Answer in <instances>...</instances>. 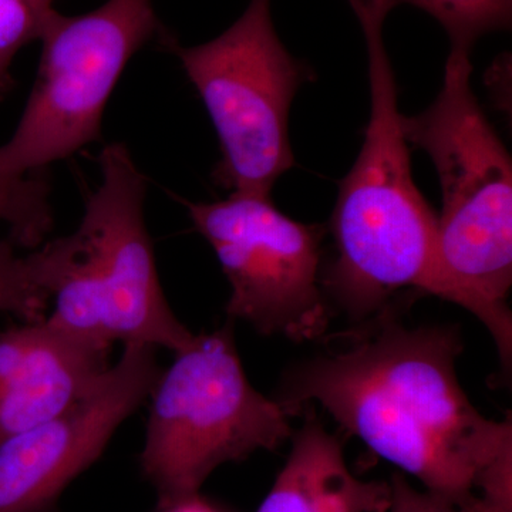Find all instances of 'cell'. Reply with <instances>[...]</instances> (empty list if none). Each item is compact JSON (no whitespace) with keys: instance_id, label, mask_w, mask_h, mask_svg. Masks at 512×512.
Listing matches in <instances>:
<instances>
[{"instance_id":"1","label":"cell","mask_w":512,"mask_h":512,"mask_svg":"<svg viewBox=\"0 0 512 512\" xmlns=\"http://www.w3.org/2000/svg\"><path fill=\"white\" fill-rule=\"evenodd\" d=\"M403 312L323 336L320 352L289 367L278 400L301 410L319 404L424 490L512 512L510 417L483 416L458 382V326H409Z\"/></svg>"},{"instance_id":"2","label":"cell","mask_w":512,"mask_h":512,"mask_svg":"<svg viewBox=\"0 0 512 512\" xmlns=\"http://www.w3.org/2000/svg\"><path fill=\"white\" fill-rule=\"evenodd\" d=\"M369 60L370 117L330 220L335 255L322 268L333 315L352 323L429 296L437 215L413 180L397 83L383 39L387 13L355 5Z\"/></svg>"},{"instance_id":"6","label":"cell","mask_w":512,"mask_h":512,"mask_svg":"<svg viewBox=\"0 0 512 512\" xmlns=\"http://www.w3.org/2000/svg\"><path fill=\"white\" fill-rule=\"evenodd\" d=\"M158 42L178 57L217 130V184L271 195L295 165L289 113L299 87L312 80L309 67L279 39L271 0H251L231 28L204 45L183 47L170 32Z\"/></svg>"},{"instance_id":"15","label":"cell","mask_w":512,"mask_h":512,"mask_svg":"<svg viewBox=\"0 0 512 512\" xmlns=\"http://www.w3.org/2000/svg\"><path fill=\"white\" fill-rule=\"evenodd\" d=\"M56 0H0V101L13 87L12 67L16 55L33 40H39Z\"/></svg>"},{"instance_id":"9","label":"cell","mask_w":512,"mask_h":512,"mask_svg":"<svg viewBox=\"0 0 512 512\" xmlns=\"http://www.w3.org/2000/svg\"><path fill=\"white\" fill-rule=\"evenodd\" d=\"M154 346L126 343L92 392L0 443V512H55L63 491L93 466L160 379Z\"/></svg>"},{"instance_id":"17","label":"cell","mask_w":512,"mask_h":512,"mask_svg":"<svg viewBox=\"0 0 512 512\" xmlns=\"http://www.w3.org/2000/svg\"><path fill=\"white\" fill-rule=\"evenodd\" d=\"M158 510L160 512H221L214 505L202 500L200 494L185 498V500L168 505V507L158 508Z\"/></svg>"},{"instance_id":"3","label":"cell","mask_w":512,"mask_h":512,"mask_svg":"<svg viewBox=\"0 0 512 512\" xmlns=\"http://www.w3.org/2000/svg\"><path fill=\"white\" fill-rule=\"evenodd\" d=\"M470 55L450 49L439 96L403 128L429 154L443 194L430 295L481 320L510 373L512 161L471 87Z\"/></svg>"},{"instance_id":"5","label":"cell","mask_w":512,"mask_h":512,"mask_svg":"<svg viewBox=\"0 0 512 512\" xmlns=\"http://www.w3.org/2000/svg\"><path fill=\"white\" fill-rule=\"evenodd\" d=\"M140 463L156 488L158 508L200 494L218 467L293 436L303 410L269 399L249 383L231 320L194 336L154 387Z\"/></svg>"},{"instance_id":"8","label":"cell","mask_w":512,"mask_h":512,"mask_svg":"<svg viewBox=\"0 0 512 512\" xmlns=\"http://www.w3.org/2000/svg\"><path fill=\"white\" fill-rule=\"evenodd\" d=\"M180 201L227 276L229 319L296 343L328 335L333 311L322 288L325 227L292 220L271 195L231 192L217 202Z\"/></svg>"},{"instance_id":"4","label":"cell","mask_w":512,"mask_h":512,"mask_svg":"<svg viewBox=\"0 0 512 512\" xmlns=\"http://www.w3.org/2000/svg\"><path fill=\"white\" fill-rule=\"evenodd\" d=\"M99 164L101 183L87 198L79 227L52 239L56 284L47 318L103 345L178 352L195 335L171 311L158 278L144 220L147 177L121 143L103 147Z\"/></svg>"},{"instance_id":"11","label":"cell","mask_w":512,"mask_h":512,"mask_svg":"<svg viewBox=\"0 0 512 512\" xmlns=\"http://www.w3.org/2000/svg\"><path fill=\"white\" fill-rule=\"evenodd\" d=\"M293 431L291 454L256 512H387L392 488L386 481L357 478L342 443L325 429L312 406Z\"/></svg>"},{"instance_id":"13","label":"cell","mask_w":512,"mask_h":512,"mask_svg":"<svg viewBox=\"0 0 512 512\" xmlns=\"http://www.w3.org/2000/svg\"><path fill=\"white\" fill-rule=\"evenodd\" d=\"M369 2L387 13L402 3L416 6L443 26L451 49L471 52L481 36L510 28L512 0H349Z\"/></svg>"},{"instance_id":"16","label":"cell","mask_w":512,"mask_h":512,"mask_svg":"<svg viewBox=\"0 0 512 512\" xmlns=\"http://www.w3.org/2000/svg\"><path fill=\"white\" fill-rule=\"evenodd\" d=\"M389 484L392 501L387 512H500L484 501L460 503L431 491L416 490L400 473H394Z\"/></svg>"},{"instance_id":"14","label":"cell","mask_w":512,"mask_h":512,"mask_svg":"<svg viewBox=\"0 0 512 512\" xmlns=\"http://www.w3.org/2000/svg\"><path fill=\"white\" fill-rule=\"evenodd\" d=\"M0 221L18 247L39 248L53 229L49 173L0 177Z\"/></svg>"},{"instance_id":"10","label":"cell","mask_w":512,"mask_h":512,"mask_svg":"<svg viewBox=\"0 0 512 512\" xmlns=\"http://www.w3.org/2000/svg\"><path fill=\"white\" fill-rule=\"evenodd\" d=\"M110 348L47 316L0 333V443L92 392L109 370Z\"/></svg>"},{"instance_id":"7","label":"cell","mask_w":512,"mask_h":512,"mask_svg":"<svg viewBox=\"0 0 512 512\" xmlns=\"http://www.w3.org/2000/svg\"><path fill=\"white\" fill-rule=\"evenodd\" d=\"M167 30L153 0H106L82 16L53 10L42 59L12 137L0 146V177L47 173L101 137V121L131 57Z\"/></svg>"},{"instance_id":"12","label":"cell","mask_w":512,"mask_h":512,"mask_svg":"<svg viewBox=\"0 0 512 512\" xmlns=\"http://www.w3.org/2000/svg\"><path fill=\"white\" fill-rule=\"evenodd\" d=\"M16 247L9 237L0 238V312L36 322L46 318L55 292V255L49 239L28 255Z\"/></svg>"}]
</instances>
